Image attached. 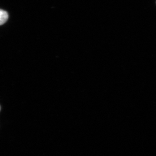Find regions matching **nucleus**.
<instances>
[{"mask_svg": "<svg viewBox=\"0 0 156 156\" xmlns=\"http://www.w3.org/2000/svg\"><path fill=\"white\" fill-rule=\"evenodd\" d=\"M9 18L8 13L3 10L0 11V24L1 25L5 24Z\"/></svg>", "mask_w": 156, "mask_h": 156, "instance_id": "obj_1", "label": "nucleus"}]
</instances>
